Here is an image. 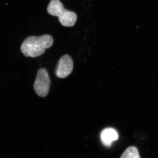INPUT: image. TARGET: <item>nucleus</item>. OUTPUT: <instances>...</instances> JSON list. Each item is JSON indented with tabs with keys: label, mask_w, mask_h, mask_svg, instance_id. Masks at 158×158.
Segmentation results:
<instances>
[{
	"label": "nucleus",
	"mask_w": 158,
	"mask_h": 158,
	"mask_svg": "<svg viewBox=\"0 0 158 158\" xmlns=\"http://www.w3.org/2000/svg\"><path fill=\"white\" fill-rule=\"evenodd\" d=\"M54 39L48 34L27 37L21 45L22 52L27 57L35 58L44 53L46 49L52 45Z\"/></svg>",
	"instance_id": "1"
},
{
	"label": "nucleus",
	"mask_w": 158,
	"mask_h": 158,
	"mask_svg": "<svg viewBox=\"0 0 158 158\" xmlns=\"http://www.w3.org/2000/svg\"><path fill=\"white\" fill-rule=\"evenodd\" d=\"M47 11L51 15L58 17L59 21L64 27H73L76 22L77 14L65 9L59 0H51L48 6Z\"/></svg>",
	"instance_id": "2"
},
{
	"label": "nucleus",
	"mask_w": 158,
	"mask_h": 158,
	"mask_svg": "<svg viewBox=\"0 0 158 158\" xmlns=\"http://www.w3.org/2000/svg\"><path fill=\"white\" fill-rule=\"evenodd\" d=\"M51 86V81L47 70L41 68L37 72L34 84V89L37 95L45 97L48 94Z\"/></svg>",
	"instance_id": "3"
},
{
	"label": "nucleus",
	"mask_w": 158,
	"mask_h": 158,
	"mask_svg": "<svg viewBox=\"0 0 158 158\" xmlns=\"http://www.w3.org/2000/svg\"><path fill=\"white\" fill-rule=\"evenodd\" d=\"M73 69V60L69 55H65L59 59L56 69V76L60 78H65L72 73Z\"/></svg>",
	"instance_id": "4"
},
{
	"label": "nucleus",
	"mask_w": 158,
	"mask_h": 158,
	"mask_svg": "<svg viewBox=\"0 0 158 158\" xmlns=\"http://www.w3.org/2000/svg\"><path fill=\"white\" fill-rule=\"evenodd\" d=\"M102 142L106 146H110L113 141L118 138V135L115 130L112 128L106 129L102 132L101 134Z\"/></svg>",
	"instance_id": "5"
},
{
	"label": "nucleus",
	"mask_w": 158,
	"mask_h": 158,
	"mask_svg": "<svg viewBox=\"0 0 158 158\" xmlns=\"http://www.w3.org/2000/svg\"><path fill=\"white\" fill-rule=\"evenodd\" d=\"M120 158H141L137 148L134 146L128 148Z\"/></svg>",
	"instance_id": "6"
}]
</instances>
